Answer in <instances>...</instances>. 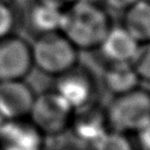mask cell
Segmentation results:
<instances>
[{
  "label": "cell",
  "instance_id": "obj_4",
  "mask_svg": "<svg viewBox=\"0 0 150 150\" xmlns=\"http://www.w3.org/2000/svg\"><path fill=\"white\" fill-rule=\"evenodd\" d=\"M74 110L53 89L35 95L28 119L47 137L69 131Z\"/></svg>",
  "mask_w": 150,
  "mask_h": 150
},
{
  "label": "cell",
  "instance_id": "obj_1",
  "mask_svg": "<svg viewBox=\"0 0 150 150\" xmlns=\"http://www.w3.org/2000/svg\"><path fill=\"white\" fill-rule=\"evenodd\" d=\"M112 23L107 10L93 0H77L64 9L61 32L79 51H96Z\"/></svg>",
  "mask_w": 150,
  "mask_h": 150
},
{
  "label": "cell",
  "instance_id": "obj_2",
  "mask_svg": "<svg viewBox=\"0 0 150 150\" xmlns=\"http://www.w3.org/2000/svg\"><path fill=\"white\" fill-rule=\"evenodd\" d=\"M105 109L110 130L137 134L150 122V93L138 87L114 96Z\"/></svg>",
  "mask_w": 150,
  "mask_h": 150
},
{
  "label": "cell",
  "instance_id": "obj_18",
  "mask_svg": "<svg viewBox=\"0 0 150 150\" xmlns=\"http://www.w3.org/2000/svg\"><path fill=\"white\" fill-rule=\"evenodd\" d=\"M102 1H103V5L107 8L125 11L132 4H135L137 0H102Z\"/></svg>",
  "mask_w": 150,
  "mask_h": 150
},
{
  "label": "cell",
  "instance_id": "obj_12",
  "mask_svg": "<svg viewBox=\"0 0 150 150\" xmlns=\"http://www.w3.org/2000/svg\"><path fill=\"white\" fill-rule=\"evenodd\" d=\"M140 79L131 63L107 65L104 71L103 84L112 96L131 92L139 87Z\"/></svg>",
  "mask_w": 150,
  "mask_h": 150
},
{
  "label": "cell",
  "instance_id": "obj_3",
  "mask_svg": "<svg viewBox=\"0 0 150 150\" xmlns=\"http://www.w3.org/2000/svg\"><path fill=\"white\" fill-rule=\"evenodd\" d=\"M31 52L33 66L54 77L79 64V50L61 31L37 37Z\"/></svg>",
  "mask_w": 150,
  "mask_h": 150
},
{
  "label": "cell",
  "instance_id": "obj_16",
  "mask_svg": "<svg viewBox=\"0 0 150 150\" xmlns=\"http://www.w3.org/2000/svg\"><path fill=\"white\" fill-rule=\"evenodd\" d=\"M132 66L140 81L150 83V42L141 44Z\"/></svg>",
  "mask_w": 150,
  "mask_h": 150
},
{
  "label": "cell",
  "instance_id": "obj_10",
  "mask_svg": "<svg viewBox=\"0 0 150 150\" xmlns=\"http://www.w3.org/2000/svg\"><path fill=\"white\" fill-rule=\"evenodd\" d=\"M140 45V43L136 41L122 25H112L96 51H98L99 55L107 65L120 63L132 64Z\"/></svg>",
  "mask_w": 150,
  "mask_h": 150
},
{
  "label": "cell",
  "instance_id": "obj_15",
  "mask_svg": "<svg viewBox=\"0 0 150 150\" xmlns=\"http://www.w3.org/2000/svg\"><path fill=\"white\" fill-rule=\"evenodd\" d=\"M92 150H134V146L127 135L109 130L93 146Z\"/></svg>",
  "mask_w": 150,
  "mask_h": 150
},
{
  "label": "cell",
  "instance_id": "obj_13",
  "mask_svg": "<svg viewBox=\"0 0 150 150\" xmlns=\"http://www.w3.org/2000/svg\"><path fill=\"white\" fill-rule=\"evenodd\" d=\"M124 12L122 27L140 44L150 42V1L137 0Z\"/></svg>",
  "mask_w": 150,
  "mask_h": 150
},
{
  "label": "cell",
  "instance_id": "obj_7",
  "mask_svg": "<svg viewBox=\"0 0 150 150\" xmlns=\"http://www.w3.org/2000/svg\"><path fill=\"white\" fill-rule=\"evenodd\" d=\"M110 130L106 116V109L96 102L88 106L74 110L69 131L80 145L91 149L97 141Z\"/></svg>",
  "mask_w": 150,
  "mask_h": 150
},
{
  "label": "cell",
  "instance_id": "obj_9",
  "mask_svg": "<svg viewBox=\"0 0 150 150\" xmlns=\"http://www.w3.org/2000/svg\"><path fill=\"white\" fill-rule=\"evenodd\" d=\"M35 95L24 80L0 82V109L8 120L27 119Z\"/></svg>",
  "mask_w": 150,
  "mask_h": 150
},
{
  "label": "cell",
  "instance_id": "obj_8",
  "mask_svg": "<svg viewBox=\"0 0 150 150\" xmlns=\"http://www.w3.org/2000/svg\"><path fill=\"white\" fill-rule=\"evenodd\" d=\"M47 137L27 119L9 120L0 129V150H45Z\"/></svg>",
  "mask_w": 150,
  "mask_h": 150
},
{
  "label": "cell",
  "instance_id": "obj_14",
  "mask_svg": "<svg viewBox=\"0 0 150 150\" xmlns=\"http://www.w3.org/2000/svg\"><path fill=\"white\" fill-rule=\"evenodd\" d=\"M20 20L18 10L9 0H0V40L16 34Z\"/></svg>",
  "mask_w": 150,
  "mask_h": 150
},
{
  "label": "cell",
  "instance_id": "obj_21",
  "mask_svg": "<svg viewBox=\"0 0 150 150\" xmlns=\"http://www.w3.org/2000/svg\"><path fill=\"white\" fill-rule=\"evenodd\" d=\"M65 150H69V149H65ZM71 150H81V149H71Z\"/></svg>",
  "mask_w": 150,
  "mask_h": 150
},
{
  "label": "cell",
  "instance_id": "obj_6",
  "mask_svg": "<svg viewBox=\"0 0 150 150\" xmlns=\"http://www.w3.org/2000/svg\"><path fill=\"white\" fill-rule=\"evenodd\" d=\"M33 67L31 44L17 34L0 40V82L24 80Z\"/></svg>",
  "mask_w": 150,
  "mask_h": 150
},
{
  "label": "cell",
  "instance_id": "obj_22",
  "mask_svg": "<svg viewBox=\"0 0 150 150\" xmlns=\"http://www.w3.org/2000/svg\"><path fill=\"white\" fill-rule=\"evenodd\" d=\"M147 1H150V0H147Z\"/></svg>",
  "mask_w": 150,
  "mask_h": 150
},
{
  "label": "cell",
  "instance_id": "obj_19",
  "mask_svg": "<svg viewBox=\"0 0 150 150\" xmlns=\"http://www.w3.org/2000/svg\"><path fill=\"white\" fill-rule=\"evenodd\" d=\"M40 2H44L47 5L55 6L57 8H61V9H65L69 6H71L73 2L77 1V0H37Z\"/></svg>",
  "mask_w": 150,
  "mask_h": 150
},
{
  "label": "cell",
  "instance_id": "obj_5",
  "mask_svg": "<svg viewBox=\"0 0 150 150\" xmlns=\"http://www.w3.org/2000/svg\"><path fill=\"white\" fill-rule=\"evenodd\" d=\"M53 91L57 93L73 110L88 106L95 102L96 81L85 66L76 64L71 70L55 77Z\"/></svg>",
  "mask_w": 150,
  "mask_h": 150
},
{
  "label": "cell",
  "instance_id": "obj_11",
  "mask_svg": "<svg viewBox=\"0 0 150 150\" xmlns=\"http://www.w3.org/2000/svg\"><path fill=\"white\" fill-rule=\"evenodd\" d=\"M64 9L37 1L27 14V29L37 38L61 31Z\"/></svg>",
  "mask_w": 150,
  "mask_h": 150
},
{
  "label": "cell",
  "instance_id": "obj_17",
  "mask_svg": "<svg viewBox=\"0 0 150 150\" xmlns=\"http://www.w3.org/2000/svg\"><path fill=\"white\" fill-rule=\"evenodd\" d=\"M136 135L140 149L150 150V122L147 126L144 127L140 131H138Z\"/></svg>",
  "mask_w": 150,
  "mask_h": 150
},
{
  "label": "cell",
  "instance_id": "obj_20",
  "mask_svg": "<svg viewBox=\"0 0 150 150\" xmlns=\"http://www.w3.org/2000/svg\"><path fill=\"white\" fill-rule=\"evenodd\" d=\"M7 122H9L7 118L5 117V115L2 114V112H1V109H0V129L2 128V127L5 126V124Z\"/></svg>",
  "mask_w": 150,
  "mask_h": 150
}]
</instances>
